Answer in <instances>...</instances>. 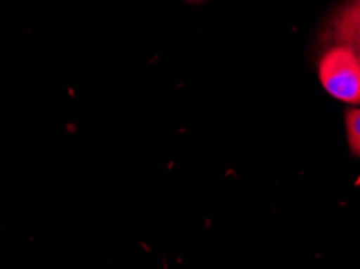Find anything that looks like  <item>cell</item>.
I'll return each instance as SVG.
<instances>
[{
	"label": "cell",
	"instance_id": "6da1fadb",
	"mask_svg": "<svg viewBox=\"0 0 360 269\" xmlns=\"http://www.w3.org/2000/svg\"><path fill=\"white\" fill-rule=\"evenodd\" d=\"M321 84L333 97L347 103L360 100V60L359 52L336 46L320 62Z\"/></svg>",
	"mask_w": 360,
	"mask_h": 269
},
{
	"label": "cell",
	"instance_id": "7a4b0ae2",
	"mask_svg": "<svg viewBox=\"0 0 360 269\" xmlns=\"http://www.w3.org/2000/svg\"><path fill=\"white\" fill-rule=\"evenodd\" d=\"M335 37L341 46L359 52V0L346 5L335 21Z\"/></svg>",
	"mask_w": 360,
	"mask_h": 269
},
{
	"label": "cell",
	"instance_id": "3957f363",
	"mask_svg": "<svg viewBox=\"0 0 360 269\" xmlns=\"http://www.w3.org/2000/svg\"><path fill=\"white\" fill-rule=\"evenodd\" d=\"M346 129H347V139L349 145H351V150L354 155H359L360 152V113L357 108L349 110L346 113Z\"/></svg>",
	"mask_w": 360,
	"mask_h": 269
}]
</instances>
